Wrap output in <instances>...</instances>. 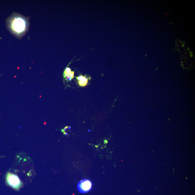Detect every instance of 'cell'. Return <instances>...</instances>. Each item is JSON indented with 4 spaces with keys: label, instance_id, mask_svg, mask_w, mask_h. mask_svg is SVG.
Instances as JSON below:
<instances>
[{
    "label": "cell",
    "instance_id": "1",
    "mask_svg": "<svg viewBox=\"0 0 195 195\" xmlns=\"http://www.w3.org/2000/svg\"><path fill=\"white\" fill-rule=\"evenodd\" d=\"M10 27L16 34H22L27 28V22L22 17H14L10 21Z\"/></svg>",
    "mask_w": 195,
    "mask_h": 195
},
{
    "label": "cell",
    "instance_id": "2",
    "mask_svg": "<svg viewBox=\"0 0 195 195\" xmlns=\"http://www.w3.org/2000/svg\"><path fill=\"white\" fill-rule=\"evenodd\" d=\"M6 182L7 185L16 191H19L22 187L23 184L17 175L8 172L6 177Z\"/></svg>",
    "mask_w": 195,
    "mask_h": 195
},
{
    "label": "cell",
    "instance_id": "3",
    "mask_svg": "<svg viewBox=\"0 0 195 195\" xmlns=\"http://www.w3.org/2000/svg\"><path fill=\"white\" fill-rule=\"evenodd\" d=\"M92 184L90 180L83 179L80 181L77 184V189L80 192L85 193L90 191L92 188Z\"/></svg>",
    "mask_w": 195,
    "mask_h": 195
},
{
    "label": "cell",
    "instance_id": "4",
    "mask_svg": "<svg viewBox=\"0 0 195 195\" xmlns=\"http://www.w3.org/2000/svg\"><path fill=\"white\" fill-rule=\"evenodd\" d=\"M76 78L78 81L83 82H88V78H86V76H82L81 75L79 77H76Z\"/></svg>",
    "mask_w": 195,
    "mask_h": 195
},
{
    "label": "cell",
    "instance_id": "5",
    "mask_svg": "<svg viewBox=\"0 0 195 195\" xmlns=\"http://www.w3.org/2000/svg\"><path fill=\"white\" fill-rule=\"evenodd\" d=\"M88 82H83L80 81H78L79 85L81 87H85L87 85Z\"/></svg>",
    "mask_w": 195,
    "mask_h": 195
},
{
    "label": "cell",
    "instance_id": "6",
    "mask_svg": "<svg viewBox=\"0 0 195 195\" xmlns=\"http://www.w3.org/2000/svg\"><path fill=\"white\" fill-rule=\"evenodd\" d=\"M69 76L71 77L72 79L73 78V77H74V71H71L70 73Z\"/></svg>",
    "mask_w": 195,
    "mask_h": 195
},
{
    "label": "cell",
    "instance_id": "7",
    "mask_svg": "<svg viewBox=\"0 0 195 195\" xmlns=\"http://www.w3.org/2000/svg\"><path fill=\"white\" fill-rule=\"evenodd\" d=\"M65 71L66 72L69 73L71 72V69L69 67H66V69L65 70Z\"/></svg>",
    "mask_w": 195,
    "mask_h": 195
},
{
    "label": "cell",
    "instance_id": "8",
    "mask_svg": "<svg viewBox=\"0 0 195 195\" xmlns=\"http://www.w3.org/2000/svg\"><path fill=\"white\" fill-rule=\"evenodd\" d=\"M66 79L68 81H71L72 79L71 78V77H70L69 76H68L66 77Z\"/></svg>",
    "mask_w": 195,
    "mask_h": 195
},
{
    "label": "cell",
    "instance_id": "9",
    "mask_svg": "<svg viewBox=\"0 0 195 195\" xmlns=\"http://www.w3.org/2000/svg\"><path fill=\"white\" fill-rule=\"evenodd\" d=\"M90 131V130H89V131Z\"/></svg>",
    "mask_w": 195,
    "mask_h": 195
}]
</instances>
